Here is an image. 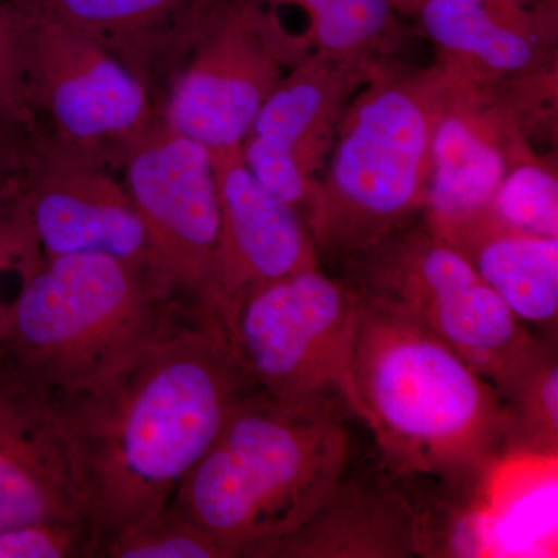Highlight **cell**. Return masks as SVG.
Segmentation results:
<instances>
[{"instance_id":"5b68a950","label":"cell","mask_w":558,"mask_h":558,"mask_svg":"<svg viewBox=\"0 0 558 558\" xmlns=\"http://www.w3.org/2000/svg\"><path fill=\"white\" fill-rule=\"evenodd\" d=\"M461 76L379 70L357 92L306 216L318 259L349 266L424 213L433 132Z\"/></svg>"},{"instance_id":"f546056e","label":"cell","mask_w":558,"mask_h":558,"mask_svg":"<svg viewBox=\"0 0 558 558\" xmlns=\"http://www.w3.org/2000/svg\"><path fill=\"white\" fill-rule=\"evenodd\" d=\"M14 3L21 2V0H13Z\"/></svg>"},{"instance_id":"8fae6325","label":"cell","mask_w":558,"mask_h":558,"mask_svg":"<svg viewBox=\"0 0 558 558\" xmlns=\"http://www.w3.org/2000/svg\"><path fill=\"white\" fill-rule=\"evenodd\" d=\"M21 193L44 258L110 256L160 281L148 233L113 168L33 143Z\"/></svg>"},{"instance_id":"4fadbf2b","label":"cell","mask_w":558,"mask_h":558,"mask_svg":"<svg viewBox=\"0 0 558 558\" xmlns=\"http://www.w3.org/2000/svg\"><path fill=\"white\" fill-rule=\"evenodd\" d=\"M44 520L87 523L68 433L53 396L0 366V529Z\"/></svg>"},{"instance_id":"7a4b0ae2","label":"cell","mask_w":558,"mask_h":558,"mask_svg":"<svg viewBox=\"0 0 558 558\" xmlns=\"http://www.w3.org/2000/svg\"><path fill=\"white\" fill-rule=\"evenodd\" d=\"M343 402L279 399L253 388L238 402L172 501L227 558H260L300 527L347 473Z\"/></svg>"},{"instance_id":"ba28073f","label":"cell","mask_w":558,"mask_h":558,"mask_svg":"<svg viewBox=\"0 0 558 558\" xmlns=\"http://www.w3.org/2000/svg\"><path fill=\"white\" fill-rule=\"evenodd\" d=\"M362 295L351 279L318 266L250 293L230 344L256 387L286 400L348 402L349 366Z\"/></svg>"},{"instance_id":"2e32d148","label":"cell","mask_w":558,"mask_h":558,"mask_svg":"<svg viewBox=\"0 0 558 558\" xmlns=\"http://www.w3.org/2000/svg\"><path fill=\"white\" fill-rule=\"evenodd\" d=\"M369 62L304 54L269 95L242 153L295 165L312 183L325 168L337 131L357 92L380 69Z\"/></svg>"},{"instance_id":"9c48e42d","label":"cell","mask_w":558,"mask_h":558,"mask_svg":"<svg viewBox=\"0 0 558 558\" xmlns=\"http://www.w3.org/2000/svg\"><path fill=\"white\" fill-rule=\"evenodd\" d=\"M304 46L259 0H229L172 76L160 106L171 131L215 150L241 148L256 116Z\"/></svg>"},{"instance_id":"484cf974","label":"cell","mask_w":558,"mask_h":558,"mask_svg":"<svg viewBox=\"0 0 558 558\" xmlns=\"http://www.w3.org/2000/svg\"><path fill=\"white\" fill-rule=\"evenodd\" d=\"M0 117L35 134L25 94L24 11L13 0H0Z\"/></svg>"},{"instance_id":"44dd1931","label":"cell","mask_w":558,"mask_h":558,"mask_svg":"<svg viewBox=\"0 0 558 558\" xmlns=\"http://www.w3.org/2000/svg\"><path fill=\"white\" fill-rule=\"evenodd\" d=\"M502 400L509 417V450L556 457L558 362L553 344H545Z\"/></svg>"},{"instance_id":"e0dca14e","label":"cell","mask_w":558,"mask_h":558,"mask_svg":"<svg viewBox=\"0 0 558 558\" xmlns=\"http://www.w3.org/2000/svg\"><path fill=\"white\" fill-rule=\"evenodd\" d=\"M416 509L391 483L347 476L314 513L260 558H410L424 553Z\"/></svg>"},{"instance_id":"d6986e66","label":"cell","mask_w":558,"mask_h":558,"mask_svg":"<svg viewBox=\"0 0 558 558\" xmlns=\"http://www.w3.org/2000/svg\"><path fill=\"white\" fill-rule=\"evenodd\" d=\"M442 240L470 260L524 326L556 329L558 238L509 229L488 211Z\"/></svg>"},{"instance_id":"30bf717a","label":"cell","mask_w":558,"mask_h":558,"mask_svg":"<svg viewBox=\"0 0 558 558\" xmlns=\"http://www.w3.org/2000/svg\"><path fill=\"white\" fill-rule=\"evenodd\" d=\"M113 170L142 218L165 288L186 306L211 314L219 233L211 150L159 120L121 149Z\"/></svg>"},{"instance_id":"7402d4cb","label":"cell","mask_w":558,"mask_h":558,"mask_svg":"<svg viewBox=\"0 0 558 558\" xmlns=\"http://www.w3.org/2000/svg\"><path fill=\"white\" fill-rule=\"evenodd\" d=\"M97 558H227L174 501L101 543Z\"/></svg>"},{"instance_id":"6da1fadb","label":"cell","mask_w":558,"mask_h":558,"mask_svg":"<svg viewBox=\"0 0 558 558\" xmlns=\"http://www.w3.org/2000/svg\"><path fill=\"white\" fill-rule=\"evenodd\" d=\"M253 388L218 319L193 311L101 387L54 398L97 556L171 501Z\"/></svg>"},{"instance_id":"9a60e30c","label":"cell","mask_w":558,"mask_h":558,"mask_svg":"<svg viewBox=\"0 0 558 558\" xmlns=\"http://www.w3.org/2000/svg\"><path fill=\"white\" fill-rule=\"evenodd\" d=\"M508 120L484 108L475 80L462 75L436 123L429 149L424 222L438 236L490 211L512 167Z\"/></svg>"},{"instance_id":"52a82bcc","label":"cell","mask_w":558,"mask_h":558,"mask_svg":"<svg viewBox=\"0 0 558 558\" xmlns=\"http://www.w3.org/2000/svg\"><path fill=\"white\" fill-rule=\"evenodd\" d=\"M20 7L33 142L113 168L121 149L160 120L148 87L97 40Z\"/></svg>"},{"instance_id":"4316f807","label":"cell","mask_w":558,"mask_h":558,"mask_svg":"<svg viewBox=\"0 0 558 558\" xmlns=\"http://www.w3.org/2000/svg\"><path fill=\"white\" fill-rule=\"evenodd\" d=\"M32 149L31 132L0 117V201L21 190Z\"/></svg>"},{"instance_id":"f1b7e54d","label":"cell","mask_w":558,"mask_h":558,"mask_svg":"<svg viewBox=\"0 0 558 558\" xmlns=\"http://www.w3.org/2000/svg\"><path fill=\"white\" fill-rule=\"evenodd\" d=\"M539 2L549 3V5L557 7V0H539Z\"/></svg>"},{"instance_id":"603a6c76","label":"cell","mask_w":558,"mask_h":558,"mask_svg":"<svg viewBox=\"0 0 558 558\" xmlns=\"http://www.w3.org/2000/svg\"><path fill=\"white\" fill-rule=\"evenodd\" d=\"M492 215L509 229L558 238V180L539 161L512 165L492 201Z\"/></svg>"},{"instance_id":"83f0119b","label":"cell","mask_w":558,"mask_h":558,"mask_svg":"<svg viewBox=\"0 0 558 558\" xmlns=\"http://www.w3.org/2000/svg\"><path fill=\"white\" fill-rule=\"evenodd\" d=\"M428 0H391L392 7H395L396 11L402 16V14H407V16H414V14H418V11L422 10V7L427 3Z\"/></svg>"},{"instance_id":"7c38bea8","label":"cell","mask_w":558,"mask_h":558,"mask_svg":"<svg viewBox=\"0 0 558 558\" xmlns=\"http://www.w3.org/2000/svg\"><path fill=\"white\" fill-rule=\"evenodd\" d=\"M219 233L209 310L230 341L241 304L256 289L307 267L318 253L306 222L245 167L241 148L215 150Z\"/></svg>"},{"instance_id":"277c9868","label":"cell","mask_w":558,"mask_h":558,"mask_svg":"<svg viewBox=\"0 0 558 558\" xmlns=\"http://www.w3.org/2000/svg\"><path fill=\"white\" fill-rule=\"evenodd\" d=\"M193 311L123 260L44 258L0 323V366L53 398L84 395Z\"/></svg>"},{"instance_id":"ac0fdd59","label":"cell","mask_w":558,"mask_h":558,"mask_svg":"<svg viewBox=\"0 0 558 558\" xmlns=\"http://www.w3.org/2000/svg\"><path fill=\"white\" fill-rule=\"evenodd\" d=\"M447 65L476 73L515 75L538 65L556 32L557 7L539 0H428L417 14Z\"/></svg>"},{"instance_id":"cb8c5ba5","label":"cell","mask_w":558,"mask_h":558,"mask_svg":"<svg viewBox=\"0 0 558 558\" xmlns=\"http://www.w3.org/2000/svg\"><path fill=\"white\" fill-rule=\"evenodd\" d=\"M44 260L21 190L0 201V323Z\"/></svg>"},{"instance_id":"3957f363","label":"cell","mask_w":558,"mask_h":558,"mask_svg":"<svg viewBox=\"0 0 558 558\" xmlns=\"http://www.w3.org/2000/svg\"><path fill=\"white\" fill-rule=\"evenodd\" d=\"M360 295L347 405L369 425L389 468L462 478L509 450L498 389L427 328Z\"/></svg>"},{"instance_id":"d4e9b609","label":"cell","mask_w":558,"mask_h":558,"mask_svg":"<svg viewBox=\"0 0 558 558\" xmlns=\"http://www.w3.org/2000/svg\"><path fill=\"white\" fill-rule=\"evenodd\" d=\"M0 558H97V542L83 521H32L0 529Z\"/></svg>"},{"instance_id":"ffe728a7","label":"cell","mask_w":558,"mask_h":558,"mask_svg":"<svg viewBox=\"0 0 558 558\" xmlns=\"http://www.w3.org/2000/svg\"><path fill=\"white\" fill-rule=\"evenodd\" d=\"M269 9L299 7L307 16L303 43L315 53L369 62L391 49L402 35L400 14L391 0H259Z\"/></svg>"},{"instance_id":"8992f818","label":"cell","mask_w":558,"mask_h":558,"mask_svg":"<svg viewBox=\"0 0 558 558\" xmlns=\"http://www.w3.org/2000/svg\"><path fill=\"white\" fill-rule=\"evenodd\" d=\"M348 267L360 293L435 333L502 398L545 348L470 260L424 220L396 231Z\"/></svg>"},{"instance_id":"5bb4252c","label":"cell","mask_w":558,"mask_h":558,"mask_svg":"<svg viewBox=\"0 0 558 558\" xmlns=\"http://www.w3.org/2000/svg\"><path fill=\"white\" fill-rule=\"evenodd\" d=\"M229 0H21L97 40L150 92L157 110L205 25Z\"/></svg>"}]
</instances>
